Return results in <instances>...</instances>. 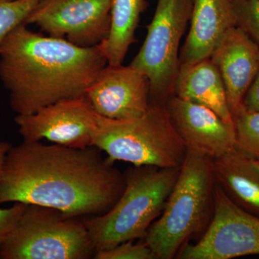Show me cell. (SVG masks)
<instances>
[{
    "label": "cell",
    "instance_id": "cell-6",
    "mask_svg": "<svg viewBox=\"0 0 259 259\" xmlns=\"http://www.w3.org/2000/svg\"><path fill=\"white\" fill-rule=\"evenodd\" d=\"M95 253L83 222L35 204H28L0 246L3 259H88Z\"/></svg>",
    "mask_w": 259,
    "mask_h": 259
},
{
    "label": "cell",
    "instance_id": "cell-8",
    "mask_svg": "<svg viewBox=\"0 0 259 259\" xmlns=\"http://www.w3.org/2000/svg\"><path fill=\"white\" fill-rule=\"evenodd\" d=\"M259 255V217L235 204L216 183L212 219L197 243L182 247L180 259H231Z\"/></svg>",
    "mask_w": 259,
    "mask_h": 259
},
{
    "label": "cell",
    "instance_id": "cell-5",
    "mask_svg": "<svg viewBox=\"0 0 259 259\" xmlns=\"http://www.w3.org/2000/svg\"><path fill=\"white\" fill-rule=\"evenodd\" d=\"M93 146L113 163L177 168L187 147L172 125L165 104L150 102L146 113L131 120H112L97 114Z\"/></svg>",
    "mask_w": 259,
    "mask_h": 259
},
{
    "label": "cell",
    "instance_id": "cell-16",
    "mask_svg": "<svg viewBox=\"0 0 259 259\" xmlns=\"http://www.w3.org/2000/svg\"><path fill=\"white\" fill-rule=\"evenodd\" d=\"M214 179L230 199L259 217V171L251 158L238 150L213 159Z\"/></svg>",
    "mask_w": 259,
    "mask_h": 259
},
{
    "label": "cell",
    "instance_id": "cell-18",
    "mask_svg": "<svg viewBox=\"0 0 259 259\" xmlns=\"http://www.w3.org/2000/svg\"><path fill=\"white\" fill-rule=\"evenodd\" d=\"M233 120L236 149L250 158L259 159V111H247L242 105Z\"/></svg>",
    "mask_w": 259,
    "mask_h": 259
},
{
    "label": "cell",
    "instance_id": "cell-1",
    "mask_svg": "<svg viewBox=\"0 0 259 259\" xmlns=\"http://www.w3.org/2000/svg\"><path fill=\"white\" fill-rule=\"evenodd\" d=\"M95 146L23 142L12 146L0 180V204L51 207L66 218L106 212L120 197L125 175Z\"/></svg>",
    "mask_w": 259,
    "mask_h": 259
},
{
    "label": "cell",
    "instance_id": "cell-22",
    "mask_svg": "<svg viewBox=\"0 0 259 259\" xmlns=\"http://www.w3.org/2000/svg\"><path fill=\"white\" fill-rule=\"evenodd\" d=\"M27 206L21 202H15L9 208H0V246L18 225Z\"/></svg>",
    "mask_w": 259,
    "mask_h": 259
},
{
    "label": "cell",
    "instance_id": "cell-7",
    "mask_svg": "<svg viewBox=\"0 0 259 259\" xmlns=\"http://www.w3.org/2000/svg\"><path fill=\"white\" fill-rule=\"evenodd\" d=\"M192 0H157L147 35L131 66L147 76L150 102L166 103L180 69V44L190 23Z\"/></svg>",
    "mask_w": 259,
    "mask_h": 259
},
{
    "label": "cell",
    "instance_id": "cell-4",
    "mask_svg": "<svg viewBox=\"0 0 259 259\" xmlns=\"http://www.w3.org/2000/svg\"><path fill=\"white\" fill-rule=\"evenodd\" d=\"M180 169L153 166L130 168L122 193L111 208L83 221L95 251L144 238L163 212Z\"/></svg>",
    "mask_w": 259,
    "mask_h": 259
},
{
    "label": "cell",
    "instance_id": "cell-12",
    "mask_svg": "<svg viewBox=\"0 0 259 259\" xmlns=\"http://www.w3.org/2000/svg\"><path fill=\"white\" fill-rule=\"evenodd\" d=\"M166 108L172 125L186 147L212 159L236 149L234 124L225 122L208 107L172 95Z\"/></svg>",
    "mask_w": 259,
    "mask_h": 259
},
{
    "label": "cell",
    "instance_id": "cell-26",
    "mask_svg": "<svg viewBox=\"0 0 259 259\" xmlns=\"http://www.w3.org/2000/svg\"><path fill=\"white\" fill-rule=\"evenodd\" d=\"M4 1H11V0H4Z\"/></svg>",
    "mask_w": 259,
    "mask_h": 259
},
{
    "label": "cell",
    "instance_id": "cell-3",
    "mask_svg": "<svg viewBox=\"0 0 259 259\" xmlns=\"http://www.w3.org/2000/svg\"><path fill=\"white\" fill-rule=\"evenodd\" d=\"M215 185L212 158L187 148L163 212L144 238L158 259L176 258L184 245L205 231L212 217Z\"/></svg>",
    "mask_w": 259,
    "mask_h": 259
},
{
    "label": "cell",
    "instance_id": "cell-10",
    "mask_svg": "<svg viewBox=\"0 0 259 259\" xmlns=\"http://www.w3.org/2000/svg\"><path fill=\"white\" fill-rule=\"evenodd\" d=\"M15 122L24 142L46 139L74 148L93 146L98 125L97 114L85 97L61 100L29 115H17Z\"/></svg>",
    "mask_w": 259,
    "mask_h": 259
},
{
    "label": "cell",
    "instance_id": "cell-15",
    "mask_svg": "<svg viewBox=\"0 0 259 259\" xmlns=\"http://www.w3.org/2000/svg\"><path fill=\"white\" fill-rule=\"evenodd\" d=\"M173 95L200 104L233 123L222 76L209 58L192 64H182L177 73Z\"/></svg>",
    "mask_w": 259,
    "mask_h": 259
},
{
    "label": "cell",
    "instance_id": "cell-21",
    "mask_svg": "<svg viewBox=\"0 0 259 259\" xmlns=\"http://www.w3.org/2000/svg\"><path fill=\"white\" fill-rule=\"evenodd\" d=\"M97 259H158L156 253L146 243L134 244L133 241L124 242L110 249L97 251Z\"/></svg>",
    "mask_w": 259,
    "mask_h": 259
},
{
    "label": "cell",
    "instance_id": "cell-24",
    "mask_svg": "<svg viewBox=\"0 0 259 259\" xmlns=\"http://www.w3.org/2000/svg\"><path fill=\"white\" fill-rule=\"evenodd\" d=\"M12 146L8 141H0V180L3 176L7 155Z\"/></svg>",
    "mask_w": 259,
    "mask_h": 259
},
{
    "label": "cell",
    "instance_id": "cell-25",
    "mask_svg": "<svg viewBox=\"0 0 259 259\" xmlns=\"http://www.w3.org/2000/svg\"><path fill=\"white\" fill-rule=\"evenodd\" d=\"M251 160L253 164L254 165L255 168L259 171V159H253V158H251Z\"/></svg>",
    "mask_w": 259,
    "mask_h": 259
},
{
    "label": "cell",
    "instance_id": "cell-11",
    "mask_svg": "<svg viewBox=\"0 0 259 259\" xmlns=\"http://www.w3.org/2000/svg\"><path fill=\"white\" fill-rule=\"evenodd\" d=\"M147 76L131 65L107 64L89 87L85 97L99 115L131 120L146 113L150 105Z\"/></svg>",
    "mask_w": 259,
    "mask_h": 259
},
{
    "label": "cell",
    "instance_id": "cell-23",
    "mask_svg": "<svg viewBox=\"0 0 259 259\" xmlns=\"http://www.w3.org/2000/svg\"><path fill=\"white\" fill-rule=\"evenodd\" d=\"M243 107L247 111H259V67L256 76L245 95Z\"/></svg>",
    "mask_w": 259,
    "mask_h": 259
},
{
    "label": "cell",
    "instance_id": "cell-9",
    "mask_svg": "<svg viewBox=\"0 0 259 259\" xmlns=\"http://www.w3.org/2000/svg\"><path fill=\"white\" fill-rule=\"evenodd\" d=\"M111 6L112 0H42L26 25L77 47H97L110 34Z\"/></svg>",
    "mask_w": 259,
    "mask_h": 259
},
{
    "label": "cell",
    "instance_id": "cell-2",
    "mask_svg": "<svg viewBox=\"0 0 259 259\" xmlns=\"http://www.w3.org/2000/svg\"><path fill=\"white\" fill-rule=\"evenodd\" d=\"M107 65L99 46L82 48L32 31L23 24L0 46V80L17 115L85 97Z\"/></svg>",
    "mask_w": 259,
    "mask_h": 259
},
{
    "label": "cell",
    "instance_id": "cell-20",
    "mask_svg": "<svg viewBox=\"0 0 259 259\" xmlns=\"http://www.w3.org/2000/svg\"><path fill=\"white\" fill-rule=\"evenodd\" d=\"M236 26L244 30L259 47V0H231Z\"/></svg>",
    "mask_w": 259,
    "mask_h": 259
},
{
    "label": "cell",
    "instance_id": "cell-13",
    "mask_svg": "<svg viewBox=\"0 0 259 259\" xmlns=\"http://www.w3.org/2000/svg\"><path fill=\"white\" fill-rule=\"evenodd\" d=\"M209 59L217 66L232 117L243 105L259 67V47L238 26L227 30L216 44Z\"/></svg>",
    "mask_w": 259,
    "mask_h": 259
},
{
    "label": "cell",
    "instance_id": "cell-17",
    "mask_svg": "<svg viewBox=\"0 0 259 259\" xmlns=\"http://www.w3.org/2000/svg\"><path fill=\"white\" fill-rule=\"evenodd\" d=\"M148 5L147 0H112L110 34L99 46L107 64H122L130 47L137 41L136 29Z\"/></svg>",
    "mask_w": 259,
    "mask_h": 259
},
{
    "label": "cell",
    "instance_id": "cell-14",
    "mask_svg": "<svg viewBox=\"0 0 259 259\" xmlns=\"http://www.w3.org/2000/svg\"><path fill=\"white\" fill-rule=\"evenodd\" d=\"M190 23L180 54V65L208 59L225 32L236 26L231 0H192Z\"/></svg>",
    "mask_w": 259,
    "mask_h": 259
},
{
    "label": "cell",
    "instance_id": "cell-19",
    "mask_svg": "<svg viewBox=\"0 0 259 259\" xmlns=\"http://www.w3.org/2000/svg\"><path fill=\"white\" fill-rule=\"evenodd\" d=\"M42 0H0V46L14 29L25 24Z\"/></svg>",
    "mask_w": 259,
    "mask_h": 259
}]
</instances>
